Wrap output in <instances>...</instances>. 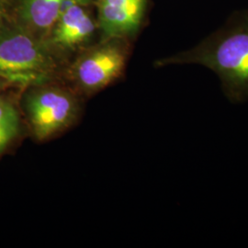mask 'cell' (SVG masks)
I'll use <instances>...</instances> for the list:
<instances>
[{
	"instance_id": "1",
	"label": "cell",
	"mask_w": 248,
	"mask_h": 248,
	"mask_svg": "<svg viewBox=\"0 0 248 248\" xmlns=\"http://www.w3.org/2000/svg\"><path fill=\"white\" fill-rule=\"evenodd\" d=\"M157 66L199 64L214 72L226 97L248 98V11L234 14L219 30L189 50L161 59Z\"/></svg>"
},
{
	"instance_id": "2",
	"label": "cell",
	"mask_w": 248,
	"mask_h": 248,
	"mask_svg": "<svg viewBox=\"0 0 248 248\" xmlns=\"http://www.w3.org/2000/svg\"><path fill=\"white\" fill-rule=\"evenodd\" d=\"M64 65L45 40L9 20L0 23V77L14 89L55 82Z\"/></svg>"
},
{
	"instance_id": "3",
	"label": "cell",
	"mask_w": 248,
	"mask_h": 248,
	"mask_svg": "<svg viewBox=\"0 0 248 248\" xmlns=\"http://www.w3.org/2000/svg\"><path fill=\"white\" fill-rule=\"evenodd\" d=\"M21 108L39 141L61 133L78 115V100L70 89L50 82L23 89Z\"/></svg>"
},
{
	"instance_id": "4",
	"label": "cell",
	"mask_w": 248,
	"mask_h": 248,
	"mask_svg": "<svg viewBox=\"0 0 248 248\" xmlns=\"http://www.w3.org/2000/svg\"><path fill=\"white\" fill-rule=\"evenodd\" d=\"M128 54V40H101L98 45L82 50L67 68L66 76L77 89L92 94L122 76Z\"/></svg>"
},
{
	"instance_id": "5",
	"label": "cell",
	"mask_w": 248,
	"mask_h": 248,
	"mask_svg": "<svg viewBox=\"0 0 248 248\" xmlns=\"http://www.w3.org/2000/svg\"><path fill=\"white\" fill-rule=\"evenodd\" d=\"M94 7L96 5L76 4L65 9L46 37L45 42L65 61L70 53L88 47L98 31Z\"/></svg>"
},
{
	"instance_id": "6",
	"label": "cell",
	"mask_w": 248,
	"mask_h": 248,
	"mask_svg": "<svg viewBox=\"0 0 248 248\" xmlns=\"http://www.w3.org/2000/svg\"><path fill=\"white\" fill-rule=\"evenodd\" d=\"M96 8L101 40H129L142 27L147 0H97Z\"/></svg>"
},
{
	"instance_id": "7",
	"label": "cell",
	"mask_w": 248,
	"mask_h": 248,
	"mask_svg": "<svg viewBox=\"0 0 248 248\" xmlns=\"http://www.w3.org/2000/svg\"><path fill=\"white\" fill-rule=\"evenodd\" d=\"M67 0H6L8 20L45 40Z\"/></svg>"
},
{
	"instance_id": "8",
	"label": "cell",
	"mask_w": 248,
	"mask_h": 248,
	"mask_svg": "<svg viewBox=\"0 0 248 248\" xmlns=\"http://www.w3.org/2000/svg\"><path fill=\"white\" fill-rule=\"evenodd\" d=\"M10 89L0 95V157L18 142L22 131V115L15 92Z\"/></svg>"
},
{
	"instance_id": "9",
	"label": "cell",
	"mask_w": 248,
	"mask_h": 248,
	"mask_svg": "<svg viewBox=\"0 0 248 248\" xmlns=\"http://www.w3.org/2000/svg\"><path fill=\"white\" fill-rule=\"evenodd\" d=\"M8 20L6 0H0V23Z\"/></svg>"
},
{
	"instance_id": "10",
	"label": "cell",
	"mask_w": 248,
	"mask_h": 248,
	"mask_svg": "<svg viewBox=\"0 0 248 248\" xmlns=\"http://www.w3.org/2000/svg\"><path fill=\"white\" fill-rule=\"evenodd\" d=\"M10 89H14V88L11 87V85L7 80L4 79L2 77H0V95Z\"/></svg>"
}]
</instances>
